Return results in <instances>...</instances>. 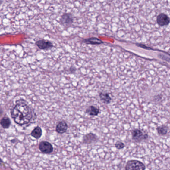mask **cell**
Returning a JSON list of instances; mask_svg holds the SVG:
<instances>
[{
  "instance_id": "277c9868",
  "label": "cell",
  "mask_w": 170,
  "mask_h": 170,
  "mask_svg": "<svg viewBox=\"0 0 170 170\" xmlns=\"http://www.w3.org/2000/svg\"><path fill=\"white\" fill-rule=\"evenodd\" d=\"M74 22V18L71 13H65L62 14L61 18V23L62 26L65 27H69L72 25Z\"/></svg>"
},
{
  "instance_id": "5b68a950",
  "label": "cell",
  "mask_w": 170,
  "mask_h": 170,
  "mask_svg": "<svg viewBox=\"0 0 170 170\" xmlns=\"http://www.w3.org/2000/svg\"><path fill=\"white\" fill-rule=\"evenodd\" d=\"M39 150L42 153L50 154L53 152V148L51 143L48 141H42L39 144Z\"/></svg>"
},
{
  "instance_id": "52a82bcc",
  "label": "cell",
  "mask_w": 170,
  "mask_h": 170,
  "mask_svg": "<svg viewBox=\"0 0 170 170\" xmlns=\"http://www.w3.org/2000/svg\"><path fill=\"white\" fill-rule=\"evenodd\" d=\"M36 45L42 50H46L53 47V44L50 41L44 39L38 40L36 42Z\"/></svg>"
},
{
  "instance_id": "e0dca14e",
  "label": "cell",
  "mask_w": 170,
  "mask_h": 170,
  "mask_svg": "<svg viewBox=\"0 0 170 170\" xmlns=\"http://www.w3.org/2000/svg\"><path fill=\"white\" fill-rule=\"evenodd\" d=\"M3 164V162L1 158H0V166H1Z\"/></svg>"
},
{
  "instance_id": "3957f363",
  "label": "cell",
  "mask_w": 170,
  "mask_h": 170,
  "mask_svg": "<svg viewBox=\"0 0 170 170\" xmlns=\"http://www.w3.org/2000/svg\"><path fill=\"white\" fill-rule=\"evenodd\" d=\"M131 133L133 140L136 142H141L142 141L146 140L148 138V135L147 133L138 129L133 130Z\"/></svg>"
},
{
  "instance_id": "6da1fadb",
  "label": "cell",
  "mask_w": 170,
  "mask_h": 170,
  "mask_svg": "<svg viewBox=\"0 0 170 170\" xmlns=\"http://www.w3.org/2000/svg\"><path fill=\"white\" fill-rule=\"evenodd\" d=\"M11 114L14 122L20 126L29 125L33 123L36 118L33 109L23 99L16 102L11 110Z\"/></svg>"
},
{
  "instance_id": "2e32d148",
  "label": "cell",
  "mask_w": 170,
  "mask_h": 170,
  "mask_svg": "<svg viewBox=\"0 0 170 170\" xmlns=\"http://www.w3.org/2000/svg\"><path fill=\"white\" fill-rule=\"evenodd\" d=\"M115 147L118 149V150H120V149H122L125 147V144L124 143L122 142L121 141H117L115 144Z\"/></svg>"
},
{
  "instance_id": "ba28073f",
  "label": "cell",
  "mask_w": 170,
  "mask_h": 170,
  "mask_svg": "<svg viewBox=\"0 0 170 170\" xmlns=\"http://www.w3.org/2000/svg\"><path fill=\"white\" fill-rule=\"evenodd\" d=\"M98 137L92 133H88L84 136L83 142L85 144H91L98 141Z\"/></svg>"
},
{
  "instance_id": "8992f818",
  "label": "cell",
  "mask_w": 170,
  "mask_h": 170,
  "mask_svg": "<svg viewBox=\"0 0 170 170\" xmlns=\"http://www.w3.org/2000/svg\"><path fill=\"white\" fill-rule=\"evenodd\" d=\"M157 23L160 26H167L170 23V18L167 14L161 13L157 16Z\"/></svg>"
},
{
  "instance_id": "5bb4252c",
  "label": "cell",
  "mask_w": 170,
  "mask_h": 170,
  "mask_svg": "<svg viewBox=\"0 0 170 170\" xmlns=\"http://www.w3.org/2000/svg\"><path fill=\"white\" fill-rule=\"evenodd\" d=\"M84 42L87 44H90V45H100L103 43V42L99 39L96 37H91L89 39H85L84 40Z\"/></svg>"
},
{
  "instance_id": "30bf717a",
  "label": "cell",
  "mask_w": 170,
  "mask_h": 170,
  "mask_svg": "<svg viewBox=\"0 0 170 170\" xmlns=\"http://www.w3.org/2000/svg\"><path fill=\"white\" fill-rule=\"evenodd\" d=\"M85 113L90 116H96L99 113V109L94 106H90L86 110Z\"/></svg>"
},
{
  "instance_id": "9a60e30c",
  "label": "cell",
  "mask_w": 170,
  "mask_h": 170,
  "mask_svg": "<svg viewBox=\"0 0 170 170\" xmlns=\"http://www.w3.org/2000/svg\"><path fill=\"white\" fill-rule=\"evenodd\" d=\"M157 130L159 134L160 135H165L167 133L168 129L166 126L162 125L157 127Z\"/></svg>"
},
{
  "instance_id": "8fae6325",
  "label": "cell",
  "mask_w": 170,
  "mask_h": 170,
  "mask_svg": "<svg viewBox=\"0 0 170 170\" xmlns=\"http://www.w3.org/2000/svg\"><path fill=\"white\" fill-rule=\"evenodd\" d=\"M99 97L100 100L106 104H108L111 102V98L108 93H100L99 94Z\"/></svg>"
},
{
  "instance_id": "7c38bea8",
  "label": "cell",
  "mask_w": 170,
  "mask_h": 170,
  "mask_svg": "<svg viewBox=\"0 0 170 170\" xmlns=\"http://www.w3.org/2000/svg\"><path fill=\"white\" fill-rule=\"evenodd\" d=\"M0 124H1L3 128H9L11 125L10 119H9V117H7V116L3 117L0 121Z\"/></svg>"
},
{
  "instance_id": "7a4b0ae2",
  "label": "cell",
  "mask_w": 170,
  "mask_h": 170,
  "mask_svg": "<svg viewBox=\"0 0 170 170\" xmlns=\"http://www.w3.org/2000/svg\"><path fill=\"white\" fill-rule=\"evenodd\" d=\"M145 165L138 160H129L125 166V170H145Z\"/></svg>"
},
{
  "instance_id": "9c48e42d",
  "label": "cell",
  "mask_w": 170,
  "mask_h": 170,
  "mask_svg": "<svg viewBox=\"0 0 170 170\" xmlns=\"http://www.w3.org/2000/svg\"><path fill=\"white\" fill-rule=\"evenodd\" d=\"M68 125L67 123L64 121H61L58 123V125H56V131L59 134H63L65 133L66 130H68Z\"/></svg>"
},
{
  "instance_id": "4fadbf2b",
  "label": "cell",
  "mask_w": 170,
  "mask_h": 170,
  "mask_svg": "<svg viewBox=\"0 0 170 170\" xmlns=\"http://www.w3.org/2000/svg\"><path fill=\"white\" fill-rule=\"evenodd\" d=\"M42 129L39 126H37L31 132V136L34 137L36 139H39L42 135Z\"/></svg>"
}]
</instances>
